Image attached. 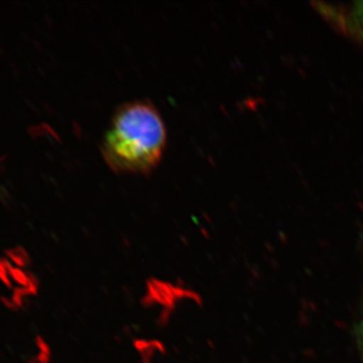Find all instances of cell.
Masks as SVG:
<instances>
[{
    "mask_svg": "<svg viewBox=\"0 0 363 363\" xmlns=\"http://www.w3.org/2000/svg\"><path fill=\"white\" fill-rule=\"evenodd\" d=\"M167 130L161 114L147 100L121 105L101 145L107 166L121 175H149L162 161Z\"/></svg>",
    "mask_w": 363,
    "mask_h": 363,
    "instance_id": "cell-1",
    "label": "cell"
},
{
    "mask_svg": "<svg viewBox=\"0 0 363 363\" xmlns=\"http://www.w3.org/2000/svg\"><path fill=\"white\" fill-rule=\"evenodd\" d=\"M0 284L6 291L0 302L13 313L25 309L40 289L39 279L30 269L14 266L4 255H0Z\"/></svg>",
    "mask_w": 363,
    "mask_h": 363,
    "instance_id": "cell-2",
    "label": "cell"
},
{
    "mask_svg": "<svg viewBox=\"0 0 363 363\" xmlns=\"http://www.w3.org/2000/svg\"><path fill=\"white\" fill-rule=\"evenodd\" d=\"M4 255L13 262L14 266L23 267V269H30V264H32L30 253L21 245L9 247V250H4Z\"/></svg>",
    "mask_w": 363,
    "mask_h": 363,
    "instance_id": "cell-3",
    "label": "cell"
},
{
    "mask_svg": "<svg viewBox=\"0 0 363 363\" xmlns=\"http://www.w3.org/2000/svg\"><path fill=\"white\" fill-rule=\"evenodd\" d=\"M35 347H37V353L30 357L28 363H49L50 350L44 339L42 337L35 338Z\"/></svg>",
    "mask_w": 363,
    "mask_h": 363,
    "instance_id": "cell-4",
    "label": "cell"
},
{
    "mask_svg": "<svg viewBox=\"0 0 363 363\" xmlns=\"http://www.w3.org/2000/svg\"><path fill=\"white\" fill-rule=\"evenodd\" d=\"M355 16L358 21V23L362 25L363 28V1L358 2L357 7H355Z\"/></svg>",
    "mask_w": 363,
    "mask_h": 363,
    "instance_id": "cell-5",
    "label": "cell"
},
{
    "mask_svg": "<svg viewBox=\"0 0 363 363\" xmlns=\"http://www.w3.org/2000/svg\"><path fill=\"white\" fill-rule=\"evenodd\" d=\"M362 333H363V330H362Z\"/></svg>",
    "mask_w": 363,
    "mask_h": 363,
    "instance_id": "cell-6",
    "label": "cell"
}]
</instances>
